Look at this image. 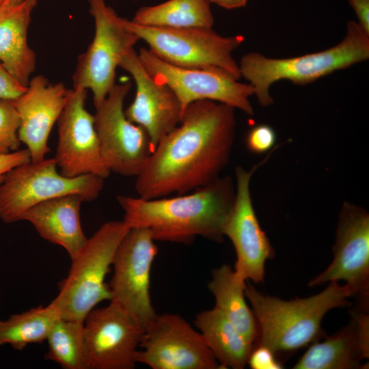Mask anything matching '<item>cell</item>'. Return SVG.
Segmentation results:
<instances>
[{
	"mask_svg": "<svg viewBox=\"0 0 369 369\" xmlns=\"http://www.w3.org/2000/svg\"><path fill=\"white\" fill-rule=\"evenodd\" d=\"M234 110L210 100L189 105L180 124L158 142L136 176L139 197L185 194L220 178L234 145Z\"/></svg>",
	"mask_w": 369,
	"mask_h": 369,
	"instance_id": "cell-1",
	"label": "cell"
},
{
	"mask_svg": "<svg viewBox=\"0 0 369 369\" xmlns=\"http://www.w3.org/2000/svg\"><path fill=\"white\" fill-rule=\"evenodd\" d=\"M235 195L232 178L226 176L176 197L146 200L118 195L117 200L129 228L147 229L154 241L189 244L198 236L223 241Z\"/></svg>",
	"mask_w": 369,
	"mask_h": 369,
	"instance_id": "cell-2",
	"label": "cell"
},
{
	"mask_svg": "<svg viewBox=\"0 0 369 369\" xmlns=\"http://www.w3.org/2000/svg\"><path fill=\"white\" fill-rule=\"evenodd\" d=\"M245 295L257 325L252 346L267 348L281 363L326 337L321 327L325 315L332 309L350 305L348 298L353 297L348 286H340L337 281L329 282L320 293L288 301L264 294L247 282Z\"/></svg>",
	"mask_w": 369,
	"mask_h": 369,
	"instance_id": "cell-3",
	"label": "cell"
},
{
	"mask_svg": "<svg viewBox=\"0 0 369 369\" xmlns=\"http://www.w3.org/2000/svg\"><path fill=\"white\" fill-rule=\"evenodd\" d=\"M369 58V34L354 20L346 24L342 40L325 51L288 58H270L258 52L244 55L238 64L241 77L253 87L259 104L273 102L269 88L276 81L306 85L331 72Z\"/></svg>",
	"mask_w": 369,
	"mask_h": 369,
	"instance_id": "cell-4",
	"label": "cell"
},
{
	"mask_svg": "<svg viewBox=\"0 0 369 369\" xmlns=\"http://www.w3.org/2000/svg\"><path fill=\"white\" fill-rule=\"evenodd\" d=\"M130 228L123 221L105 223L72 259L59 292L49 303L62 318L84 322L99 303L111 298L105 282L116 249Z\"/></svg>",
	"mask_w": 369,
	"mask_h": 369,
	"instance_id": "cell-5",
	"label": "cell"
},
{
	"mask_svg": "<svg viewBox=\"0 0 369 369\" xmlns=\"http://www.w3.org/2000/svg\"><path fill=\"white\" fill-rule=\"evenodd\" d=\"M124 27L145 41L156 56L179 67L221 70L241 77L232 52L243 42L241 35L223 36L213 28H167L137 25L122 18Z\"/></svg>",
	"mask_w": 369,
	"mask_h": 369,
	"instance_id": "cell-6",
	"label": "cell"
},
{
	"mask_svg": "<svg viewBox=\"0 0 369 369\" xmlns=\"http://www.w3.org/2000/svg\"><path fill=\"white\" fill-rule=\"evenodd\" d=\"M55 158L19 165L11 169L0 184V219L6 223L22 221L30 208L52 198L78 195L84 202L98 197L104 180L95 174L74 178L57 170Z\"/></svg>",
	"mask_w": 369,
	"mask_h": 369,
	"instance_id": "cell-7",
	"label": "cell"
},
{
	"mask_svg": "<svg viewBox=\"0 0 369 369\" xmlns=\"http://www.w3.org/2000/svg\"><path fill=\"white\" fill-rule=\"evenodd\" d=\"M95 33L81 54L72 75L74 89H90L98 107L115 85V70L123 57L140 40L122 23V17L105 0H88Z\"/></svg>",
	"mask_w": 369,
	"mask_h": 369,
	"instance_id": "cell-8",
	"label": "cell"
},
{
	"mask_svg": "<svg viewBox=\"0 0 369 369\" xmlns=\"http://www.w3.org/2000/svg\"><path fill=\"white\" fill-rule=\"evenodd\" d=\"M158 249L150 232L131 228L120 241L109 284L113 302L144 331L157 316L150 295V275Z\"/></svg>",
	"mask_w": 369,
	"mask_h": 369,
	"instance_id": "cell-9",
	"label": "cell"
},
{
	"mask_svg": "<svg viewBox=\"0 0 369 369\" xmlns=\"http://www.w3.org/2000/svg\"><path fill=\"white\" fill-rule=\"evenodd\" d=\"M131 88L130 82L115 84L94 115L104 161L111 172L124 176H137L153 151L146 131L125 115L124 101Z\"/></svg>",
	"mask_w": 369,
	"mask_h": 369,
	"instance_id": "cell-10",
	"label": "cell"
},
{
	"mask_svg": "<svg viewBox=\"0 0 369 369\" xmlns=\"http://www.w3.org/2000/svg\"><path fill=\"white\" fill-rule=\"evenodd\" d=\"M139 59L145 69L157 82L168 85L181 104L182 113L191 103L210 100L229 105L254 115L249 97L254 95L253 87L240 83L221 70L187 68L168 64L149 49L140 48Z\"/></svg>",
	"mask_w": 369,
	"mask_h": 369,
	"instance_id": "cell-11",
	"label": "cell"
},
{
	"mask_svg": "<svg viewBox=\"0 0 369 369\" xmlns=\"http://www.w3.org/2000/svg\"><path fill=\"white\" fill-rule=\"evenodd\" d=\"M139 348L137 362L152 369H223L200 332L176 314H157Z\"/></svg>",
	"mask_w": 369,
	"mask_h": 369,
	"instance_id": "cell-12",
	"label": "cell"
},
{
	"mask_svg": "<svg viewBox=\"0 0 369 369\" xmlns=\"http://www.w3.org/2000/svg\"><path fill=\"white\" fill-rule=\"evenodd\" d=\"M329 266L312 279L308 286L345 281L359 308H368L369 214L362 207L344 202L339 213Z\"/></svg>",
	"mask_w": 369,
	"mask_h": 369,
	"instance_id": "cell-13",
	"label": "cell"
},
{
	"mask_svg": "<svg viewBox=\"0 0 369 369\" xmlns=\"http://www.w3.org/2000/svg\"><path fill=\"white\" fill-rule=\"evenodd\" d=\"M273 151L249 171L241 166L235 169V200L223 234L232 241L236 254L235 275L244 282H263L265 262L274 257V249L256 215L249 187L253 174Z\"/></svg>",
	"mask_w": 369,
	"mask_h": 369,
	"instance_id": "cell-14",
	"label": "cell"
},
{
	"mask_svg": "<svg viewBox=\"0 0 369 369\" xmlns=\"http://www.w3.org/2000/svg\"><path fill=\"white\" fill-rule=\"evenodd\" d=\"M86 89L68 90L66 105L57 120L55 159L61 174L74 178L95 174L107 178L111 171L100 153L94 115L85 108Z\"/></svg>",
	"mask_w": 369,
	"mask_h": 369,
	"instance_id": "cell-15",
	"label": "cell"
},
{
	"mask_svg": "<svg viewBox=\"0 0 369 369\" xmlns=\"http://www.w3.org/2000/svg\"><path fill=\"white\" fill-rule=\"evenodd\" d=\"M87 369H133L143 329L118 304L94 308L84 322Z\"/></svg>",
	"mask_w": 369,
	"mask_h": 369,
	"instance_id": "cell-16",
	"label": "cell"
},
{
	"mask_svg": "<svg viewBox=\"0 0 369 369\" xmlns=\"http://www.w3.org/2000/svg\"><path fill=\"white\" fill-rule=\"evenodd\" d=\"M119 66L129 72L136 84L133 102L124 111L126 118L148 133L152 149L180 122L182 109L176 94L166 84L156 81L131 49Z\"/></svg>",
	"mask_w": 369,
	"mask_h": 369,
	"instance_id": "cell-17",
	"label": "cell"
},
{
	"mask_svg": "<svg viewBox=\"0 0 369 369\" xmlns=\"http://www.w3.org/2000/svg\"><path fill=\"white\" fill-rule=\"evenodd\" d=\"M68 90L62 83H51L42 74L30 79L25 92L13 100L20 118L18 137L33 162L45 159L48 140L67 100Z\"/></svg>",
	"mask_w": 369,
	"mask_h": 369,
	"instance_id": "cell-18",
	"label": "cell"
},
{
	"mask_svg": "<svg viewBox=\"0 0 369 369\" xmlns=\"http://www.w3.org/2000/svg\"><path fill=\"white\" fill-rule=\"evenodd\" d=\"M366 311L351 310L347 325L325 337L323 342L311 344L292 368H365L366 364L361 362L369 357V316Z\"/></svg>",
	"mask_w": 369,
	"mask_h": 369,
	"instance_id": "cell-19",
	"label": "cell"
},
{
	"mask_svg": "<svg viewBox=\"0 0 369 369\" xmlns=\"http://www.w3.org/2000/svg\"><path fill=\"white\" fill-rule=\"evenodd\" d=\"M83 202L78 195L52 198L30 208L22 221L31 223L42 238L63 247L72 259L87 239L80 217Z\"/></svg>",
	"mask_w": 369,
	"mask_h": 369,
	"instance_id": "cell-20",
	"label": "cell"
},
{
	"mask_svg": "<svg viewBox=\"0 0 369 369\" xmlns=\"http://www.w3.org/2000/svg\"><path fill=\"white\" fill-rule=\"evenodd\" d=\"M38 0L0 4V62L21 85L27 87L36 66V55L27 42L31 14Z\"/></svg>",
	"mask_w": 369,
	"mask_h": 369,
	"instance_id": "cell-21",
	"label": "cell"
},
{
	"mask_svg": "<svg viewBox=\"0 0 369 369\" xmlns=\"http://www.w3.org/2000/svg\"><path fill=\"white\" fill-rule=\"evenodd\" d=\"M195 325L223 369H243L247 364L252 344L217 308L198 313Z\"/></svg>",
	"mask_w": 369,
	"mask_h": 369,
	"instance_id": "cell-22",
	"label": "cell"
},
{
	"mask_svg": "<svg viewBox=\"0 0 369 369\" xmlns=\"http://www.w3.org/2000/svg\"><path fill=\"white\" fill-rule=\"evenodd\" d=\"M245 286L246 282L238 279L234 269L226 264L213 270L208 284L215 299V307L253 344L257 336V325L253 311L246 303Z\"/></svg>",
	"mask_w": 369,
	"mask_h": 369,
	"instance_id": "cell-23",
	"label": "cell"
},
{
	"mask_svg": "<svg viewBox=\"0 0 369 369\" xmlns=\"http://www.w3.org/2000/svg\"><path fill=\"white\" fill-rule=\"evenodd\" d=\"M209 0H169L140 8L131 20L148 27L213 28L214 18Z\"/></svg>",
	"mask_w": 369,
	"mask_h": 369,
	"instance_id": "cell-24",
	"label": "cell"
},
{
	"mask_svg": "<svg viewBox=\"0 0 369 369\" xmlns=\"http://www.w3.org/2000/svg\"><path fill=\"white\" fill-rule=\"evenodd\" d=\"M59 316L50 305L32 308L0 321V346L9 344L21 351L31 344L42 343Z\"/></svg>",
	"mask_w": 369,
	"mask_h": 369,
	"instance_id": "cell-25",
	"label": "cell"
},
{
	"mask_svg": "<svg viewBox=\"0 0 369 369\" xmlns=\"http://www.w3.org/2000/svg\"><path fill=\"white\" fill-rule=\"evenodd\" d=\"M44 359L64 369H87L83 322L59 318L46 338Z\"/></svg>",
	"mask_w": 369,
	"mask_h": 369,
	"instance_id": "cell-26",
	"label": "cell"
},
{
	"mask_svg": "<svg viewBox=\"0 0 369 369\" xmlns=\"http://www.w3.org/2000/svg\"><path fill=\"white\" fill-rule=\"evenodd\" d=\"M20 118L13 100L0 99V154L18 150Z\"/></svg>",
	"mask_w": 369,
	"mask_h": 369,
	"instance_id": "cell-27",
	"label": "cell"
},
{
	"mask_svg": "<svg viewBox=\"0 0 369 369\" xmlns=\"http://www.w3.org/2000/svg\"><path fill=\"white\" fill-rule=\"evenodd\" d=\"M245 142L247 149L251 152L263 154L275 147L276 133L268 124H258L249 131Z\"/></svg>",
	"mask_w": 369,
	"mask_h": 369,
	"instance_id": "cell-28",
	"label": "cell"
},
{
	"mask_svg": "<svg viewBox=\"0 0 369 369\" xmlns=\"http://www.w3.org/2000/svg\"><path fill=\"white\" fill-rule=\"evenodd\" d=\"M247 364L252 369H280L283 368L281 363L273 353L264 346H252Z\"/></svg>",
	"mask_w": 369,
	"mask_h": 369,
	"instance_id": "cell-29",
	"label": "cell"
},
{
	"mask_svg": "<svg viewBox=\"0 0 369 369\" xmlns=\"http://www.w3.org/2000/svg\"><path fill=\"white\" fill-rule=\"evenodd\" d=\"M26 89L27 87L18 83L0 62V99L15 100Z\"/></svg>",
	"mask_w": 369,
	"mask_h": 369,
	"instance_id": "cell-30",
	"label": "cell"
},
{
	"mask_svg": "<svg viewBox=\"0 0 369 369\" xmlns=\"http://www.w3.org/2000/svg\"><path fill=\"white\" fill-rule=\"evenodd\" d=\"M31 161L30 153L27 148L8 154H0V184L3 181L5 175L11 169Z\"/></svg>",
	"mask_w": 369,
	"mask_h": 369,
	"instance_id": "cell-31",
	"label": "cell"
},
{
	"mask_svg": "<svg viewBox=\"0 0 369 369\" xmlns=\"http://www.w3.org/2000/svg\"><path fill=\"white\" fill-rule=\"evenodd\" d=\"M354 10L359 25L369 34V0H348Z\"/></svg>",
	"mask_w": 369,
	"mask_h": 369,
	"instance_id": "cell-32",
	"label": "cell"
},
{
	"mask_svg": "<svg viewBox=\"0 0 369 369\" xmlns=\"http://www.w3.org/2000/svg\"><path fill=\"white\" fill-rule=\"evenodd\" d=\"M209 1L227 10L241 8L245 6L247 3V0H209Z\"/></svg>",
	"mask_w": 369,
	"mask_h": 369,
	"instance_id": "cell-33",
	"label": "cell"
},
{
	"mask_svg": "<svg viewBox=\"0 0 369 369\" xmlns=\"http://www.w3.org/2000/svg\"><path fill=\"white\" fill-rule=\"evenodd\" d=\"M11 3H19L22 1H23L24 0H8Z\"/></svg>",
	"mask_w": 369,
	"mask_h": 369,
	"instance_id": "cell-34",
	"label": "cell"
},
{
	"mask_svg": "<svg viewBox=\"0 0 369 369\" xmlns=\"http://www.w3.org/2000/svg\"><path fill=\"white\" fill-rule=\"evenodd\" d=\"M5 0H0V4H1Z\"/></svg>",
	"mask_w": 369,
	"mask_h": 369,
	"instance_id": "cell-35",
	"label": "cell"
}]
</instances>
